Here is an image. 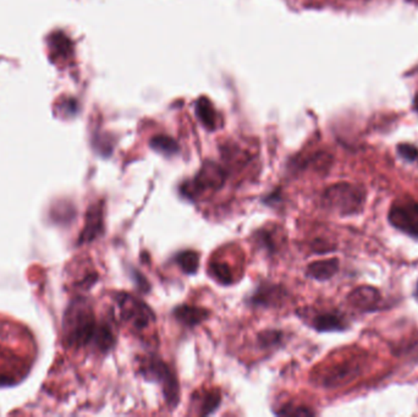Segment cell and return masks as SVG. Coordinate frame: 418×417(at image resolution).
I'll return each instance as SVG.
<instances>
[{"label": "cell", "mask_w": 418, "mask_h": 417, "mask_svg": "<svg viewBox=\"0 0 418 417\" xmlns=\"http://www.w3.org/2000/svg\"><path fill=\"white\" fill-rule=\"evenodd\" d=\"M150 147L163 155H175L179 151L177 142L169 136H155L150 141Z\"/></svg>", "instance_id": "cell-16"}, {"label": "cell", "mask_w": 418, "mask_h": 417, "mask_svg": "<svg viewBox=\"0 0 418 417\" xmlns=\"http://www.w3.org/2000/svg\"><path fill=\"white\" fill-rule=\"evenodd\" d=\"M258 340L259 344L263 348H272L282 341V333L277 331H262L258 336Z\"/></svg>", "instance_id": "cell-18"}, {"label": "cell", "mask_w": 418, "mask_h": 417, "mask_svg": "<svg viewBox=\"0 0 418 417\" xmlns=\"http://www.w3.org/2000/svg\"><path fill=\"white\" fill-rule=\"evenodd\" d=\"M287 299V291L279 286L265 284L257 289L255 295L251 298V303L255 306H263V307H272L279 306Z\"/></svg>", "instance_id": "cell-8"}, {"label": "cell", "mask_w": 418, "mask_h": 417, "mask_svg": "<svg viewBox=\"0 0 418 417\" xmlns=\"http://www.w3.org/2000/svg\"><path fill=\"white\" fill-rule=\"evenodd\" d=\"M200 401L201 404L198 403L200 413L203 416H207L218 409L219 404L222 401V397H220L218 390H210L207 393H201Z\"/></svg>", "instance_id": "cell-14"}, {"label": "cell", "mask_w": 418, "mask_h": 417, "mask_svg": "<svg viewBox=\"0 0 418 417\" xmlns=\"http://www.w3.org/2000/svg\"><path fill=\"white\" fill-rule=\"evenodd\" d=\"M339 266L340 264L337 259L316 261L307 267V276L316 281H328L337 274Z\"/></svg>", "instance_id": "cell-10"}, {"label": "cell", "mask_w": 418, "mask_h": 417, "mask_svg": "<svg viewBox=\"0 0 418 417\" xmlns=\"http://www.w3.org/2000/svg\"><path fill=\"white\" fill-rule=\"evenodd\" d=\"M174 315L179 322L187 327H193L203 322L208 317L209 312L207 310L200 309L190 305H182L174 311Z\"/></svg>", "instance_id": "cell-11"}, {"label": "cell", "mask_w": 418, "mask_h": 417, "mask_svg": "<svg viewBox=\"0 0 418 417\" xmlns=\"http://www.w3.org/2000/svg\"><path fill=\"white\" fill-rule=\"evenodd\" d=\"M140 371L147 380L160 383L169 406L175 408L179 401V383L168 365L160 358L150 356L142 361Z\"/></svg>", "instance_id": "cell-3"}, {"label": "cell", "mask_w": 418, "mask_h": 417, "mask_svg": "<svg viewBox=\"0 0 418 417\" xmlns=\"http://www.w3.org/2000/svg\"><path fill=\"white\" fill-rule=\"evenodd\" d=\"M398 151L405 159H407L410 162L418 160V150L414 146L400 145Z\"/></svg>", "instance_id": "cell-22"}, {"label": "cell", "mask_w": 418, "mask_h": 417, "mask_svg": "<svg viewBox=\"0 0 418 417\" xmlns=\"http://www.w3.org/2000/svg\"><path fill=\"white\" fill-rule=\"evenodd\" d=\"M389 223L400 232L418 239V202L399 201L391 206Z\"/></svg>", "instance_id": "cell-6"}, {"label": "cell", "mask_w": 418, "mask_h": 417, "mask_svg": "<svg viewBox=\"0 0 418 417\" xmlns=\"http://www.w3.org/2000/svg\"><path fill=\"white\" fill-rule=\"evenodd\" d=\"M257 242L268 251L277 249V239L274 237V232L272 230H261L257 233Z\"/></svg>", "instance_id": "cell-20"}, {"label": "cell", "mask_w": 418, "mask_h": 417, "mask_svg": "<svg viewBox=\"0 0 418 417\" xmlns=\"http://www.w3.org/2000/svg\"><path fill=\"white\" fill-rule=\"evenodd\" d=\"M120 317L125 322L129 323L133 329L143 331L155 322V313L141 301L133 298L132 295L118 294L117 296Z\"/></svg>", "instance_id": "cell-4"}, {"label": "cell", "mask_w": 418, "mask_h": 417, "mask_svg": "<svg viewBox=\"0 0 418 417\" xmlns=\"http://www.w3.org/2000/svg\"><path fill=\"white\" fill-rule=\"evenodd\" d=\"M311 326L318 331H344L346 328L345 319L339 313H321L312 319Z\"/></svg>", "instance_id": "cell-12"}, {"label": "cell", "mask_w": 418, "mask_h": 417, "mask_svg": "<svg viewBox=\"0 0 418 417\" xmlns=\"http://www.w3.org/2000/svg\"><path fill=\"white\" fill-rule=\"evenodd\" d=\"M37 345L28 327L0 317V386H13L28 376L36 361Z\"/></svg>", "instance_id": "cell-1"}, {"label": "cell", "mask_w": 418, "mask_h": 417, "mask_svg": "<svg viewBox=\"0 0 418 417\" xmlns=\"http://www.w3.org/2000/svg\"><path fill=\"white\" fill-rule=\"evenodd\" d=\"M417 295H418V284H417Z\"/></svg>", "instance_id": "cell-23"}, {"label": "cell", "mask_w": 418, "mask_h": 417, "mask_svg": "<svg viewBox=\"0 0 418 417\" xmlns=\"http://www.w3.org/2000/svg\"><path fill=\"white\" fill-rule=\"evenodd\" d=\"M196 113L205 127H208L210 130H214L217 127V114L208 100L202 98L197 102Z\"/></svg>", "instance_id": "cell-13"}, {"label": "cell", "mask_w": 418, "mask_h": 417, "mask_svg": "<svg viewBox=\"0 0 418 417\" xmlns=\"http://www.w3.org/2000/svg\"><path fill=\"white\" fill-rule=\"evenodd\" d=\"M50 45H52V49L59 55H66L70 50V42L63 33H56L52 37Z\"/></svg>", "instance_id": "cell-19"}, {"label": "cell", "mask_w": 418, "mask_h": 417, "mask_svg": "<svg viewBox=\"0 0 418 417\" xmlns=\"http://www.w3.org/2000/svg\"><path fill=\"white\" fill-rule=\"evenodd\" d=\"M277 413L285 415V416H311V415H314V411H311L309 408L294 406V405L282 406V410H279Z\"/></svg>", "instance_id": "cell-21"}, {"label": "cell", "mask_w": 418, "mask_h": 417, "mask_svg": "<svg viewBox=\"0 0 418 417\" xmlns=\"http://www.w3.org/2000/svg\"><path fill=\"white\" fill-rule=\"evenodd\" d=\"M322 201L326 208L341 216H351L364 208V191L347 182H340L328 187Z\"/></svg>", "instance_id": "cell-2"}, {"label": "cell", "mask_w": 418, "mask_h": 417, "mask_svg": "<svg viewBox=\"0 0 418 417\" xmlns=\"http://www.w3.org/2000/svg\"><path fill=\"white\" fill-rule=\"evenodd\" d=\"M209 272L215 281L222 283V284H230L232 281V271L227 263H212L209 267Z\"/></svg>", "instance_id": "cell-17"}, {"label": "cell", "mask_w": 418, "mask_h": 417, "mask_svg": "<svg viewBox=\"0 0 418 417\" xmlns=\"http://www.w3.org/2000/svg\"><path fill=\"white\" fill-rule=\"evenodd\" d=\"M349 304L359 311H374L379 307L382 296L372 286H359L349 295Z\"/></svg>", "instance_id": "cell-7"}, {"label": "cell", "mask_w": 418, "mask_h": 417, "mask_svg": "<svg viewBox=\"0 0 418 417\" xmlns=\"http://www.w3.org/2000/svg\"><path fill=\"white\" fill-rule=\"evenodd\" d=\"M359 373V366L352 363H339L337 366L328 370L323 376V384L326 387H338L345 384L352 377Z\"/></svg>", "instance_id": "cell-9"}, {"label": "cell", "mask_w": 418, "mask_h": 417, "mask_svg": "<svg viewBox=\"0 0 418 417\" xmlns=\"http://www.w3.org/2000/svg\"><path fill=\"white\" fill-rule=\"evenodd\" d=\"M227 179V174L224 169L214 162H207L202 165L198 174L192 180L187 189L184 187V194H187L189 197H193L198 194L205 192H213L224 185Z\"/></svg>", "instance_id": "cell-5"}, {"label": "cell", "mask_w": 418, "mask_h": 417, "mask_svg": "<svg viewBox=\"0 0 418 417\" xmlns=\"http://www.w3.org/2000/svg\"><path fill=\"white\" fill-rule=\"evenodd\" d=\"M177 262L184 272L193 274L200 266V256L195 251H185L177 254Z\"/></svg>", "instance_id": "cell-15"}]
</instances>
